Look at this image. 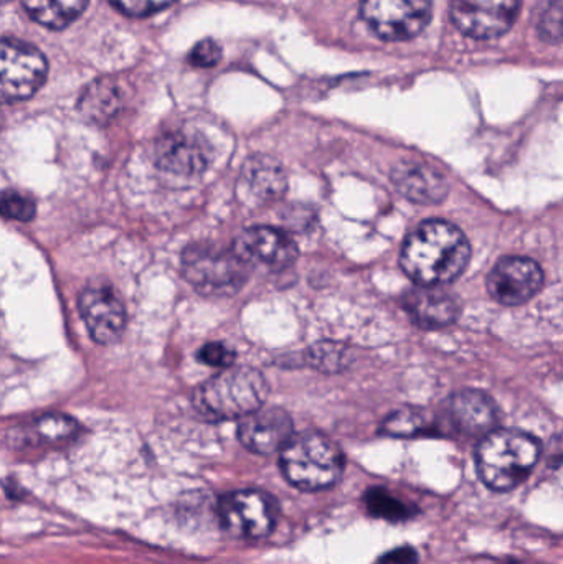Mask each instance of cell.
I'll return each mask as SVG.
<instances>
[{"label":"cell","mask_w":563,"mask_h":564,"mask_svg":"<svg viewBox=\"0 0 563 564\" xmlns=\"http://www.w3.org/2000/svg\"><path fill=\"white\" fill-rule=\"evenodd\" d=\"M119 12L131 17L151 15L165 7L174 3L175 0H109Z\"/></svg>","instance_id":"83f0119b"},{"label":"cell","mask_w":563,"mask_h":564,"mask_svg":"<svg viewBox=\"0 0 563 564\" xmlns=\"http://www.w3.org/2000/svg\"><path fill=\"white\" fill-rule=\"evenodd\" d=\"M541 443L516 430H492L483 436L476 451L479 479L496 492L521 486L541 457Z\"/></svg>","instance_id":"7a4b0ae2"},{"label":"cell","mask_w":563,"mask_h":564,"mask_svg":"<svg viewBox=\"0 0 563 564\" xmlns=\"http://www.w3.org/2000/svg\"><path fill=\"white\" fill-rule=\"evenodd\" d=\"M247 270L234 250L210 245H195L182 258L185 280L207 295L235 294L247 281Z\"/></svg>","instance_id":"5b68a950"},{"label":"cell","mask_w":563,"mask_h":564,"mask_svg":"<svg viewBox=\"0 0 563 564\" xmlns=\"http://www.w3.org/2000/svg\"><path fill=\"white\" fill-rule=\"evenodd\" d=\"M472 248L465 234L448 221L432 220L416 227L403 243L400 264L419 285L455 281L468 267Z\"/></svg>","instance_id":"6da1fadb"},{"label":"cell","mask_w":563,"mask_h":564,"mask_svg":"<svg viewBox=\"0 0 563 564\" xmlns=\"http://www.w3.org/2000/svg\"><path fill=\"white\" fill-rule=\"evenodd\" d=\"M397 191L415 204H440L448 195V182L436 169L420 162H400L392 171Z\"/></svg>","instance_id":"e0dca14e"},{"label":"cell","mask_w":563,"mask_h":564,"mask_svg":"<svg viewBox=\"0 0 563 564\" xmlns=\"http://www.w3.org/2000/svg\"><path fill=\"white\" fill-rule=\"evenodd\" d=\"M79 312L93 340L99 345L115 344L126 325L124 305L105 285H91L79 295Z\"/></svg>","instance_id":"7c38bea8"},{"label":"cell","mask_w":563,"mask_h":564,"mask_svg":"<svg viewBox=\"0 0 563 564\" xmlns=\"http://www.w3.org/2000/svg\"><path fill=\"white\" fill-rule=\"evenodd\" d=\"M220 45L210 39L197 43V45L194 46V50H192L191 56H188L192 65L198 66V68H210V66L217 65V63L220 62Z\"/></svg>","instance_id":"f1b7e54d"},{"label":"cell","mask_w":563,"mask_h":564,"mask_svg":"<svg viewBox=\"0 0 563 564\" xmlns=\"http://www.w3.org/2000/svg\"><path fill=\"white\" fill-rule=\"evenodd\" d=\"M9 2V0H0V3Z\"/></svg>","instance_id":"4dcf8cb0"},{"label":"cell","mask_w":563,"mask_h":564,"mask_svg":"<svg viewBox=\"0 0 563 564\" xmlns=\"http://www.w3.org/2000/svg\"><path fill=\"white\" fill-rule=\"evenodd\" d=\"M218 519L235 539H267L277 525V499L263 490H235L218 502Z\"/></svg>","instance_id":"52a82bcc"},{"label":"cell","mask_w":563,"mask_h":564,"mask_svg":"<svg viewBox=\"0 0 563 564\" xmlns=\"http://www.w3.org/2000/svg\"><path fill=\"white\" fill-rule=\"evenodd\" d=\"M405 308L413 324L426 330L448 327L459 315V302L455 295L440 285H419L403 295Z\"/></svg>","instance_id":"5bb4252c"},{"label":"cell","mask_w":563,"mask_h":564,"mask_svg":"<svg viewBox=\"0 0 563 564\" xmlns=\"http://www.w3.org/2000/svg\"><path fill=\"white\" fill-rule=\"evenodd\" d=\"M284 479L300 490L329 489L343 476L344 454L334 441L320 433L293 436L281 449Z\"/></svg>","instance_id":"277c9868"},{"label":"cell","mask_w":563,"mask_h":564,"mask_svg":"<svg viewBox=\"0 0 563 564\" xmlns=\"http://www.w3.org/2000/svg\"><path fill=\"white\" fill-rule=\"evenodd\" d=\"M22 3L36 23L48 29H65L88 7V0H22Z\"/></svg>","instance_id":"44dd1931"},{"label":"cell","mask_w":563,"mask_h":564,"mask_svg":"<svg viewBox=\"0 0 563 564\" xmlns=\"http://www.w3.org/2000/svg\"><path fill=\"white\" fill-rule=\"evenodd\" d=\"M306 361L323 373H340L353 364V351L337 341H317L307 350Z\"/></svg>","instance_id":"cb8c5ba5"},{"label":"cell","mask_w":563,"mask_h":564,"mask_svg":"<svg viewBox=\"0 0 563 564\" xmlns=\"http://www.w3.org/2000/svg\"><path fill=\"white\" fill-rule=\"evenodd\" d=\"M519 6L521 0H452V20L463 35L498 39L511 29Z\"/></svg>","instance_id":"9c48e42d"},{"label":"cell","mask_w":563,"mask_h":564,"mask_svg":"<svg viewBox=\"0 0 563 564\" xmlns=\"http://www.w3.org/2000/svg\"><path fill=\"white\" fill-rule=\"evenodd\" d=\"M48 73V62L36 46L22 40H0V105L35 95Z\"/></svg>","instance_id":"8992f818"},{"label":"cell","mask_w":563,"mask_h":564,"mask_svg":"<svg viewBox=\"0 0 563 564\" xmlns=\"http://www.w3.org/2000/svg\"><path fill=\"white\" fill-rule=\"evenodd\" d=\"M448 421L453 430L463 436L483 437L496 430L498 408L483 391H459L450 400Z\"/></svg>","instance_id":"9a60e30c"},{"label":"cell","mask_w":563,"mask_h":564,"mask_svg":"<svg viewBox=\"0 0 563 564\" xmlns=\"http://www.w3.org/2000/svg\"><path fill=\"white\" fill-rule=\"evenodd\" d=\"M544 284V273L534 260L502 258L488 276V291L502 305H521L531 301Z\"/></svg>","instance_id":"8fae6325"},{"label":"cell","mask_w":563,"mask_h":564,"mask_svg":"<svg viewBox=\"0 0 563 564\" xmlns=\"http://www.w3.org/2000/svg\"><path fill=\"white\" fill-rule=\"evenodd\" d=\"M234 253L247 268L283 271L297 260V247L284 231L270 227L241 231L234 243Z\"/></svg>","instance_id":"30bf717a"},{"label":"cell","mask_w":563,"mask_h":564,"mask_svg":"<svg viewBox=\"0 0 563 564\" xmlns=\"http://www.w3.org/2000/svg\"><path fill=\"white\" fill-rule=\"evenodd\" d=\"M237 354L220 341H212V344L204 345L198 351V360L208 367L228 368L234 367Z\"/></svg>","instance_id":"4316f807"},{"label":"cell","mask_w":563,"mask_h":564,"mask_svg":"<svg viewBox=\"0 0 563 564\" xmlns=\"http://www.w3.org/2000/svg\"><path fill=\"white\" fill-rule=\"evenodd\" d=\"M36 207L32 198L19 192H6L0 195V215L10 220L30 221L35 217Z\"/></svg>","instance_id":"d4e9b609"},{"label":"cell","mask_w":563,"mask_h":564,"mask_svg":"<svg viewBox=\"0 0 563 564\" xmlns=\"http://www.w3.org/2000/svg\"><path fill=\"white\" fill-rule=\"evenodd\" d=\"M379 564H419V553L412 546H400L382 556Z\"/></svg>","instance_id":"f546056e"},{"label":"cell","mask_w":563,"mask_h":564,"mask_svg":"<svg viewBox=\"0 0 563 564\" xmlns=\"http://www.w3.org/2000/svg\"><path fill=\"white\" fill-rule=\"evenodd\" d=\"M78 433V424L62 414H46L19 431L15 441L25 446H56Z\"/></svg>","instance_id":"ffe728a7"},{"label":"cell","mask_w":563,"mask_h":564,"mask_svg":"<svg viewBox=\"0 0 563 564\" xmlns=\"http://www.w3.org/2000/svg\"><path fill=\"white\" fill-rule=\"evenodd\" d=\"M268 393L270 388L260 371L228 367L197 388L194 406L208 420H237L260 410Z\"/></svg>","instance_id":"3957f363"},{"label":"cell","mask_w":563,"mask_h":564,"mask_svg":"<svg viewBox=\"0 0 563 564\" xmlns=\"http://www.w3.org/2000/svg\"><path fill=\"white\" fill-rule=\"evenodd\" d=\"M155 161L162 171L169 174L192 175L202 174L207 169L208 149L204 142L197 138L184 134V132H174V134L164 135L159 141L155 149Z\"/></svg>","instance_id":"2e32d148"},{"label":"cell","mask_w":563,"mask_h":564,"mask_svg":"<svg viewBox=\"0 0 563 564\" xmlns=\"http://www.w3.org/2000/svg\"><path fill=\"white\" fill-rule=\"evenodd\" d=\"M436 424L433 423L432 414L419 408H403L396 411L383 421L380 433L392 437H413L420 434L432 433Z\"/></svg>","instance_id":"603a6c76"},{"label":"cell","mask_w":563,"mask_h":564,"mask_svg":"<svg viewBox=\"0 0 563 564\" xmlns=\"http://www.w3.org/2000/svg\"><path fill=\"white\" fill-rule=\"evenodd\" d=\"M294 436L293 420L280 408L255 411L243 417L238 426V440L255 454L278 453Z\"/></svg>","instance_id":"4fadbf2b"},{"label":"cell","mask_w":563,"mask_h":564,"mask_svg":"<svg viewBox=\"0 0 563 564\" xmlns=\"http://www.w3.org/2000/svg\"><path fill=\"white\" fill-rule=\"evenodd\" d=\"M360 13L380 39L402 42L429 25L432 0H362Z\"/></svg>","instance_id":"ba28073f"},{"label":"cell","mask_w":563,"mask_h":564,"mask_svg":"<svg viewBox=\"0 0 563 564\" xmlns=\"http://www.w3.org/2000/svg\"><path fill=\"white\" fill-rule=\"evenodd\" d=\"M78 108L88 121L96 122V124H106L121 111V86L108 78L93 82L83 91Z\"/></svg>","instance_id":"d6986e66"},{"label":"cell","mask_w":563,"mask_h":564,"mask_svg":"<svg viewBox=\"0 0 563 564\" xmlns=\"http://www.w3.org/2000/svg\"><path fill=\"white\" fill-rule=\"evenodd\" d=\"M539 35L542 40L559 43L562 39V0H549L541 10L538 22Z\"/></svg>","instance_id":"484cf974"},{"label":"cell","mask_w":563,"mask_h":564,"mask_svg":"<svg viewBox=\"0 0 563 564\" xmlns=\"http://www.w3.org/2000/svg\"><path fill=\"white\" fill-rule=\"evenodd\" d=\"M367 512L386 522L402 523L416 516L415 507L400 500L383 487H373L364 496Z\"/></svg>","instance_id":"7402d4cb"},{"label":"cell","mask_w":563,"mask_h":564,"mask_svg":"<svg viewBox=\"0 0 563 564\" xmlns=\"http://www.w3.org/2000/svg\"><path fill=\"white\" fill-rule=\"evenodd\" d=\"M286 188V175L280 162L268 155H255L245 162L241 172L240 191L245 200L257 205L268 204L280 197Z\"/></svg>","instance_id":"ac0fdd59"}]
</instances>
